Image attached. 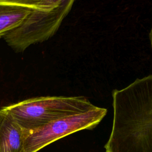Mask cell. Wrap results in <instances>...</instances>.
Wrapping results in <instances>:
<instances>
[{
	"mask_svg": "<svg viewBox=\"0 0 152 152\" xmlns=\"http://www.w3.org/2000/svg\"><path fill=\"white\" fill-rule=\"evenodd\" d=\"M113 118L105 152H152V74L112 91Z\"/></svg>",
	"mask_w": 152,
	"mask_h": 152,
	"instance_id": "1",
	"label": "cell"
},
{
	"mask_svg": "<svg viewBox=\"0 0 152 152\" xmlns=\"http://www.w3.org/2000/svg\"><path fill=\"white\" fill-rule=\"evenodd\" d=\"M74 0H37L36 5L21 23L2 38L15 52L53 37L69 14Z\"/></svg>",
	"mask_w": 152,
	"mask_h": 152,
	"instance_id": "2",
	"label": "cell"
},
{
	"mask_svg": "<svg viewBox=\"0 0 152 152\" xmlns=\"http://www.w3.org/2000/svg\"><path fill=\"white\" fill-rule=\"evenodd\" d=\"M85 96H41L2 107L23 129L30 131L53 121L94 109Z\"/></svg>",
	"mask_w": 152,
	"mask_h": 152,
	"instance_id": "3",
	"label": "cell"
},
{
	"mask_svg": "<svg viewBox=\"0 0 152 152\" xmlns=\"http://www.w3.org/2000/svg\"><path fill=\"white\" fill-rule=\"evenodd\" d=\"M107 109L96 106L85 113L66 116L27 132L25 152H37L50 144L82 130H92L102 121Z\"/></svg>",
	"mask_w": 152,
	"mask_h": 152,
	"instance_id": "4",
	"label": "cell"
},
{
	"mask_svg": "<svg viewBox=\"0 0 152 152\" xmlns=\"http://www.w3.org/2000/svg\"><path fill=\"white\" fill-rule=\"evenodd\" d=\"M27 132L8 112L0 109V152H25Z\"/></svg>",
	"mask_w": 152,
	"mask_h": 152,
	"instance_id": "5",
	"label": "cell"
},
{
	"mask_svg": "<svg viewBox=\"0 0 152 152\" xmlns=\"http://www.w3.org/2000/svg\"><path fill=\"white\" fill-rule=\"evenodd\" d=\"M37 0H0V36L19 26L36 5Z\"/></svg>",
	"mask_w": 152,
	"mask_h": 152,
	"instance_id": "6",
	"label": "cell"
},
{
	"mask_svg": "<svg viewBox=\"0 0 152 152\" xmlns=\"http://www.w3.org/2000/svg\"><path fill=\"white\" fill-rule=\"evenodd\" d=\"M149 40H150L151 48L152 49V27H151V30L149 32Z\"/></svg>",
	"mask_w": 152,
	"mask_h": 152,
	"instance_id": "7",
	"label": "cell"
},
{
	"mask_svg": "<svg viewBox=\"0 0 152 152\" xmlns=\"http://www.w3.org/2000/svg\"><path fill=\"white\" fill-rule=\"evenodd\" d=\"M0 39H1V37H0Z\"/></svg>",
	"mask_w": 152,
	"mask_h": 152,
	"instance_id": "8",
	"label": "cell"
}]
</instances>
